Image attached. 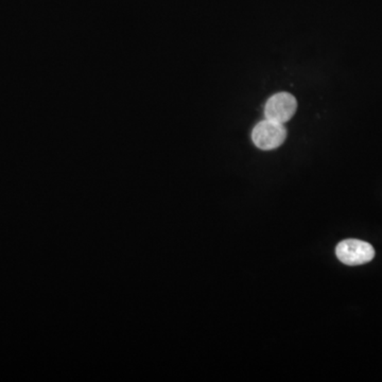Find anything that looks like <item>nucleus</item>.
Here are the masks:
<instances>
[{
    "label": "nucleus",
    "mask_w": 382,
    "mask_h": 382,
    "mask_svg": "<svg viewBox=\"0 0 382 382\" xmlns=\"http://www.w3.org/2000/svg\"><path fill=\"white\" fill-rule=\"evenodd\" d=\"M287 137L284 124L265 119L253 129L252 141L261 150H273L280 147Z\"/></svg>",
    "instance_id": "nucleus-1"
},
{
    "label": "nucleus",
    "mask_w": 382,
    "mask_h": 382,
    "mask_svg": "<svg viewBox=\"0 0 382 382\" xmlns=\"http://www.w3.org/2000/svg\"><path fill=\"white\" fill-rule=\"evenodd\" d=\"M335 254L344 265H361L373 261L375 250L369 242L347 239L338 244Z\"/></svg>",
    "instance_id": "nucleus-2"
},
{
    "label": "nucleus",
    "mask_w": 382,
    "mask_h": 382,
    "mask_svg": "<svg viewBox=\"0 0 382 382\" xmlns=\"http://www.w3.org/2000/svg\"><path fill=\"white\" fill-rule=\"evenodd\" d=\"M297 109V101L294 96L289 92H278L265 103V119L285 124L293 117Z\"/></svg>",
    "instance_id": "nucleus-3"
}]
</instances>
